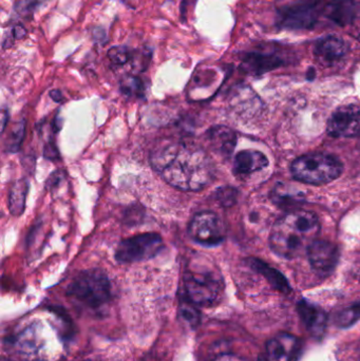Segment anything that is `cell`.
Instances as JSON below:
<instances>
[{
    "mask_svg": "<svg viewBox=\"0 0 360 361\" xmlns=\"http://www.w3.org/2000/svg\"><path fill=\"white\" fill-rule=\"evenodd\" d=\"M342 163L335 157L310 154L294 161L292 175L296 180L312 185L325 184L337 179L342 173Z\"/></svg>",
    "mask_w": 360,
    "mask_h": 361,
    "instance_id": "cell-5",
    "label": "cell"
},
{
    "mask_svg": "<svg viewBox=\"0 0 360 361\" xmlns=\"http://www.w3.org/2000/svg\"><path fill=\"white\" fill-rule=\"evenodd\" d=\"M163 248V239L159 233H147L123 240L118 244L116 259L120 263H135L149 260Z\"/></svg>",
    "mask_w": 360,
    "mask_h": 361,
    "instance_id": "cell-7",
    "label": "cell"
},
{
    "mask_svg": "<svg viewBox=\"0 0 360 361\" xmlns=\"http://www.w3.org/2000/svg\"><path fill=\"white\" fill-rule=\"evenodd\" d=\"M207 140L213 152L224 157L232 154L237 143L236 133L225 126H216L209 129Z\"/></svg>",
    "mask_w": 360,
    "mask_h": 361,
    "instance_id": "cell-16",
    "label": "cell"
},
{
    "mask_svg": "<svg viewBox=\"0 0 360 361\" xmlns=\"http://www.w3.org/2000/svg\"><path fill=\"white\" fill-rule=\"evenodd\" d=\"M360 320V302L354 303L338 312L333 318V324L340 329H348Z\"/></svg>",
    "mask_w": 360,
    "mask_h": 361,
    "instance_id": "cell-21",
    "label": "cell"
},
{
    "mask_svg": "<svg viewBox=\"0 0 360 361\" xmlns=\"http://www.w3.org/2000/svg\"><path fill=\"white\" fill-rule=\"evenodd\" d=\"M67 294L90 309H99L111 299V283L101 269H89L76 276Z\"/></svg>",
    "mask_w": 360,
    "mask_h": 361,
    "instance_id": "cell-3",
    "label": "cell"
},
{
    "mask_svg": "<svg viewBox=\"0 0 360 361\" xmlns=\"http://www.w3.org/2000/svg\"><path fill=\"white\" fill-rule=\"evenodd\" d=\"M325 14L335 25H351L359 15L354 0H332L325 4Z\"/></svg>",
    "mask_w": 360,
    "mask_h": 361,
    "instance_id": "cell-15",
    "label": "cell"
},
{
    "mask_svg": "<svg viewBox=\"0 0 360 361\" xmlns=\"http://www.w3.org/2000/svg\"><path fill=\"white\" fill-rule=\"evenodd\" d=\"M268 160L257 150H243L235 158L234 171L239 175L257 173L268 166Z\"/></svg>",
    "mask_w": 360,
    "mask_h": 361,
    "instance_id": "cell-17",
    "label": "cell"
},
{
    "mask_svg": "<svg viewBox=\"0 0 360 361\" xmlns=\"http://www.w3.org/2000/svg\"><path fill=\"white\" fill-rule=\"evenodd\" d=\"M272 200L280 207L299 204L304 200V195L293 187L280 184L273 190Z\"/></svg>",
    "mask_w": 360,
    "mask_h": 361,
    "instance_id": "cell-20",
    "label": "cell"
},
{
    "mask_svg": "<svg viewBox=\"0 0 360 361\" xmlns=\"http://www.w3.org/2000/svg\"><path fill=\"white\" fill-rule=\"evenodd\" d=\"M283 63V57L274 53L249 52L243 56L241 69L252 75H261Z\"/></svg>",
    "mask_w": 360,
    "mask_h": 361,
    "instance_id": "cell-13",
    "label": "cell"
},
{
    "mask_svg": "<svg viewBox=\"0 0 360 361\" xmlns=\"http://www.w3.org/2000/svg\"><path fill=\"white\" fill-rule=\"evenodd\" d=\"M319 227L318 218L313 212H289L274 225L270 238L271 247L281 258H295L308 250L318 235Z\"/></svg>",
    "mask_w": 360,
    "mask_h": 361,
    "instance_id": "cell-2",
    "label": "cell"
},
{
    "mask_svg": "<svg viewBox=\"0 0 360 361\" xmlns=\"http://www.w3.org/2000/svg\"><path fill=\"white\" fill-rule=\"evenodd\" d=\"M150 163L163 179L181 190H200L213 178V165L209 154L192 144H161L152 150Z\"/></svg>",
    "mask_w": 360,
    "mask_h": 361,
    "instance_id": "cell-1",
    "label": "cell"
},
{
    "mask_svg": "<svg viewBox=\"0 0 360 361\" xmlns=\"http://www.w3.org/2000/svg\"><path fill=\"white\" fill-rule=\"evenodd\" d=\"M120 92L128 97H143L145 86L143 80L135 75H125L120 82Z\"/></svg>",
    "mask_w": 360,
    "mask_h": 361,
    "instance_id": "cell-22",
    "label": "cell"
},
{
    "mask_svg": "<svg viewBox=\"0 0 360 361\" xmlns=\"http://www.w3.org/2000/svg\"><path fill=\"white\" fill-rule=\"evenodd\" d=\"M297 312L308 332L315 338H323L328 322L325 312L318 305L304 299L297 303Z\"/></svg>",
    "mask_w": 360,
    "mask_h": 361,
    "instance_id": "cell-12",
    "label": "cell"
},
{
    "mask_svg": "<svg viewBox=\"0 0 360 361\" xmlns=\"http://www.w3.org/2000/svg\"><path fill=\"white\" fill-rule=\"evenodd\" d=\"M29 191V182L25 179L16 180L8 193V209L13 216H21L25 212V197Z\"/></svg>",
    "mask_w": 360,
    "mask_h": 361,
    "instance_id": "cell-19",
    "label": "cell"
},
{
    "mask_svg": "<svg viewBox=\"0 0 360 361\" xmlns=\"http://www.w3.org/2000/svg\"><path fill=\"white\" fill-rule=\"evenodd\" d=\"M36 6H37V0H25L19 4L16 10L23 15L32 14Z\"/></svg>",
    "mask_w": 360,
    "mask_h": 361,
    "instance_id": "cell-28",
    "label": "cell"
},
{
    "mask_svg": "<svg viewBox=\"0 0 360 361\" xmlns=\"http://www.w3.org/2000/svg\"><path fill=\"white\" fill-rule=\"evenodd\" d=\"M194 1H196V0H182L181 6H180V12H181L182 18H185L188 12V6H190V4H194Z\"/></svg>",
    "mask_w": 360,
    "mask_h": 361,
    "instance_id": "cell-30",
    "label": "cell"
},
{
    "mask_svg": "<svg viewBox=\"0 0 360 361\" xmlns=\"http://www.w3.org/2000/svg\"><path fill=\"white\" fill-rule=\"evenodd\" d=\"M349 46L346 40L338 36L321 38L315 44L314 53L319 61L325 63H333L346 56Z\"/></svg>",
    "mask_w": 360,
    "mask_h": 361,
    "instance_id": "cell-14",
    "label": "cell"
},
{
    "mask_svg": "<svg viewBox=\"0 0 360 361\" xmlns=\"http://www.w3.org/2000/svg\"><path fill=\"white\" fill-rule=\"evenodd\" d=\"M186 298L199 307H211L219 302L224 290L223 279L213 269H188L184 277Z\"/></svg>",
    "mask_w": 360,
    "mask_h": 361,
    "instance_id": "cell-4",
    "label": "cell"
},
{
    "mask_svg": "<svg viewBox=\"0 0 360 361\" xmlns=\"http://www.w3.org/2000/svg\"><path fill=\"white\" fill-rule=\"evenodd\" d=\"M44 157L50 159V160L57 158V157H58V152H57V149L55 148V146H46V149H44Z\"/></svg>",
    "mask_w": 360,
    "mask_h": 361,
    "instance_id": "cell-31",
    "label": "cell"
},
{
    "mask_svg": "<svg viewBox=\"0 0 360 361\" xmlns=\"http://www.w3.org/2000/svg\"><path fill=\"white\" fill-rule=\"evenodd\" d=\"M152 51L151 49H142V50L137 51L135 53H132V59L131 61H133V66H137L139 63V70L144 71L149 65L150 61H151Z\"/></svg>",
    "mask_w": 360,
    "mask_h": 361,
    "instance_id": "cell-27",
    "label": "cell"
},
{
    "mask_svg": "<svg viewBox=\"0 0 360 361\" xmlns=\"http://www.w3.org/2000/svg\"><path fill=\"white\" fill-rule=\"evenodd\" d=\"M190 238L204 246L219 245L225 238V229L221 219L211 212H202L192 218L188 226Z\"/></svg>",
    "mask_w": 360,
    "mask_h": 361,
    "instance_id": "cell-8",
    "label": "cell"
},
{
    "mask_svg": "<svg viewBox=\"0 0 360 361\" xmlns=\"http://www.w3.org/2000/svg\"><path fill=\"white\" fill-rule=\"evenodd\" d=\"M50 97H52L55 102H61V99H63V94H61V92L59 90L51 91Z\"/></svg>",
    "mask_w": 360,
    "mask_h": 361,
    "instance_id": "cell-32",
    "label": "cell"
},
{
    "mask_svg": "<svg viewBox=\"0 0 360 361\" xmlns=\"http://www.w3.org/2000/svg\"><path fill=\"white\" fill-rule=\"evenodd\" d=\"M23 135H25V123L20 122L13 129L12 133L8 137V145H6L8 152H16L19 149Z\"/></svg>",
    "mask_w": 360,
    "mask_h": 361,
    "instance_id": "cell-25",
    "label": "cell"
},
{
    "mask_svg": "<svg viewBox=\"0 0 360 361\" xmlns=\"http://www.w3.org/2000/svg\"><path fill=\"white\" fill-rule=\"evenodd\" d=\"M325 0H300L283 6L278 12V25L293 31L312 29L325 13Z\"/></svg>",
    "mask_w": 360,
    "mask_h": 361,
    "instance_id": "cell-6",
    "label": "cell"
},
{
    "mask_svg": "<svg viewBox=\"0 0 360 361\" xmlns=\"http://www.w3.org/2000/svg\"><path fill=\"white\" fill-rule=\"evenodd\" d=\"M302 350L297 337L287 333L276 335L266 343V360L296 361Z\"/></svg>",
    "mask_w": 360,
    "mask_h": 361,
    "instance_id": "cell-11",
    "label": "cell"
},
{
    "mask_svg": "<svg viewBox=\"0 0 360 361\" xmlns=\"http://www.w3.org/2000/svg\"><path fill=\"white\" fill-rule=\"evenodd\" d=\"M107 56L113 65L123 66L132 59V52L127 46H114L109 49Z\"/></svg>",
    "mask_w": 360,
    "mask_h": 361,
    "instance_id": "cell-23",
    "label": "cell"
},
{
    "mask_svg": "<svg viewBox=\"0 0 360 361\" xmlns=\"http://www.w3.org/2000/svg\"><path fill=\"white\" fill-rule=\"evenodd\" d=\"M12 35L14 37V39H23V38L25 37L27 35V30L23 25H16L13 27L12 29Z\"/></svg>",
    "mask_w": 360,
    "mask_h": 361,
    "instance_id": "cell-29",
    "label": "cell"
},
{
    "mask_svg": "<svg viewBox=\"0 0 360 361\" xmlns=\"http://www.w3.org/2000/svg\"><path fill=\"white\" fill-rule=\"evenodd\" d=\"M328 133L333 137H360V108L354 105L338 108L328 122Z\"/></svg>",
    "mask_w": 360,
    "mask_h": 361,
    "instance_id": "cell-9",
    "label": "cell"
},
{
    "mask_svg": "<svg viewBox=\"0 0 360 361\" xmlns=\"http://www.w3.org/2000/svg\"><path fill=\"white\" fill-rule=\"evenodd\" d=\"M237 197H238V191L232 187H221L215 193L216 201L223 207L234 205L236 203Z\"/></svg>",
    "mask_w": 360,
    "mask_h": 361,
    "instance_id": "cell-24",
    "label": "cell"
},
{
    "mask_svg": "<svg viewBox=\"0 0 360 361\" xmlns=\"http://www.w3.org/2000/svg\"><path fill=\"white\" fill-rule=\"evenodd\" d=\"M192 305H194L190 301L187 303H182L181 307H180V315L190 326H196L200 320V314Z\"/></svg>",
    "mask_w": 360,
    "mask_h": 361,
    "instance_id": "cell-26",
    "label": "cell"
},
{
    "mask_svg": "<svg viewBox=\"0 0 360 361\" xmlns=\"http://www.w3.org/2000/svg\"><path fill=\"white\" fill-rule=\"evenodd\" d=\"M306 252L313 269L321 276L333 273L340 260V250L330 241L315 240Z\"/></svg>",
    "mask_w": 360,
    "mask_h": 361,
    "instance_id": "cell-10",
    "label": "cell"
},
{
    "mask_svg": "<svg viewBox=\"0 0 360 361\" xmlns=\"http://www.w3.org/2000/svg\"><path fill=\"white\" fill-rule=\"evenodd\" d=\"M249 265L254 271L263 276L275 290L283 293V294H290L291 293L292 288L289 281L278 269L270 267L268 263L263 262V261L257 258L249 259Z\"/></svg>",
    "mask_w": 360,
    "mask_h": 361,
    "instance_id": "cell-18",
    "label": "cell"
}]
</instances>
